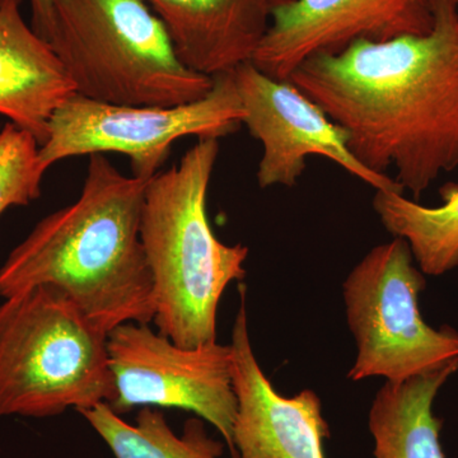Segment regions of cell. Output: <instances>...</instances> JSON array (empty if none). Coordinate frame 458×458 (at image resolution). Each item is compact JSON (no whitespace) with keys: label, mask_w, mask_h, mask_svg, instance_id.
<instances>
[{"label":"cell","mask_w":458,"mask_h":458,"mask_svg":"<svg viewBox=\"0 0 458 458\" xmlns=\"http://www.w3.org/2000/svg\"><path fill=\"white\" fill-rule=\"evenodd\" d=\"M348 137L354 158L418 200L458 167V4L436 0L426 35L358 41L289 77Z\"/></svg>","instance_id":"1"},{"label":"cell","mask_w":458,"mask_h":458,"mask_svg":"<svg viewBox=\"0 0 458 458\" xmlns=\"http://www.w3.org/2000/svg\"><path fill=\"white\" fill-rule=\"evenodd\" d=\"M148 181L90 155L80 198L38 222L0 267V297L53 285L106 333L150 324L153 282L140 240Z\"/></svg>","instance_id":"2"},{"label":"cell","mask_w":458,"mask_h":458,"mask_svg":"<svg viewBox=\"0 0 458 458\" xmlns=\"http://www.w3.org/2000/svg\"><path fill=\"white\" fill-rule=\"evenodd\" d=\"M219 140H198L179 164L147 183L140 240L153 282L158 333L194 349L216 343L219 301L245 279L246 246L227 245L210 227L208 190Z\"/></svg>","instance_id":"3"},{"label":"cell","mask_w":458,"mask_h":458,"mask_svg":"<svg viewBox=\"0 0 458 458\" xmlns=\"http://www.w3.org/2000/svg\"><path fill=\"white\" fill-rule=\"evenodd\" d=\"M50 42L77 95L120 106L199 101L213 78L180 62L144 0H54Z\"/></svg>","instance_id":"4"},{"label":"cell","mask_w":458,"mask_h":458,"mask_svg":"<svg viewBox=\"0 0 458 458\" xmlns=\"http://www.w3.org/2000/svg\"><path fill=\"white\" fill-rule=\"evenodd\" d=\"M106 331L59 288L38 285L0 304V418L45 419L116 396Z\"/></svg>","instance_id":"5"},{"label":"cell","mask_w":458,"mask_h":458,"mask_svg":"<svg viewBox=\"0 0 458 458\" xmlns=\"http://www.w3.org/2000/svg\"><path fill=\"white\" fill-rule=\"evenodd\" d=\"M424 273L403 238L370 250L344 283L346 319L357 343L348 378L384 377L399 384L458 360V333L421 318Z\"/></svg>","instance_id":"6"},{"label":"cell","mask_w":458,"mask_h":458,"mask_svg":"<svg viewBox=\"0 0 458 458\" xmlns=\"http://www.w3.org/2000/svg\"><path fill=\"white\" fill-rule=\"evenodd\" d=\"M243 117L232 73L216 75L205 98L179 106H120L75 93L51 117L38 156L49 170L69 157L119 153L131 159L132 176L150 180L174 141L185 137L221 140L236 132Z\"/></svg>","instance_id":"7"},{"label":"cell","mask_w":458,"mask_h":458,"mask_svg":"<svg viewBox=\"0 0 458 458\" xmlns=\"http://www.w3.org/2000/svg\"><path fill=\"white\" fill-rule=\"evenodd\" d=\"M149 325L126 322L107 334L116 388L108 406L119 415L147 406L194 412L221 433L233 454L237 397L231 346L182 348Z\"/></svg>","instance_id":"8"},{"label":"cell","mask_w":458,"mask_h":458,"mask_svg":"<svg viewBox=\"0 0 458 458\" xmlns=\"http://www.w3.org/2000/svg\"><path fill=\"white\" fill-rule=\"evenodd\" d=\"M232 75L245 111L242 123L262 147L261 189L293 188L307 158L321 156L376 191L405 192L393 177L361 165L349 149L346 132L289 81L267 77L251 63L238 66Z\"/></svg>","instance_id":"9"},{"label":"cell","mask_w":458,"mask_h":458,"mask_svg":"<svg viewBox=\"0 0 458 458\" xmlns=\"http://www.w3.org/2000/svg\"><path fill=\"white\" fill-rule=\"evenodd\" d=\"M436 0H273L270 23L251 64L288 81L307 59L334 55L358 41L426 35Z\"/></svg>","instance_id":"10"},{"label":"cell","mask_w":458,"mask_h":458,"mask_svg":"<svg viewBox=\"0 0 458 458\" xmlns=\"http://www.w3.org/2000/svg\"><path fill=\"white\" fill-rule=\"evenodd\" d=\"M246 286L240 285L232 340V381L237 397L233 458H327L330 428L321 400L312 390L283 396L256 360L249 334Z\"/></svg>","instance_id":"11"},{"label":"cell","mask_w":458,"mask_h":458,"mask_svg":"<svg viewBox=\"0 0 458 458\" xmlns=\"http://www.w3.org/2000/svg\"><path fill=\"white\" fill-rule=\"evenodd\" d=\"M161 20L174 53L205 77L251 63L270 23L273 0H144Z\"/></svg>","instance_id":"12"},{"label":"cell","mask_w":458,"mask_h":458,"mask_svg":"<svg viewBox=\"0 0 458 458\" xmlns=\"http://www.w3.org/2000/svg\"><path fill=\"white\" fill-rule=\"evenodd\" d=\"M21 5L22 0H0V114L42 146L51 117L75 89L50 42L27 25Z\"/></svg>","instance_id":"13"},{"label":"cell","mask_w":458,"mask_h":458,"mask_svg":"<svg viewBox=\"0 0 458 458\" xmlns=\"http://www.w3.org/2000/svg\"><path fill=\"white\" fill-rule=\"evenodd\" d=\"M457 370L458 360L399 384L386 381L369 411L376 458H445L433 403Z\"/></svg>","instance_id":"14"},{"label":"cell","mask_w":458,"mask_h":458,"mask_svg":"<svg viewBox=\"0 0 458 458\" xmlns=\"http://www.w3.org/2000/svg\"><path fill=\"white\" fill-rule=\"evenodd\" d=\"M106 443L114 458H221L225 445L205 429L203 419L190 418L177 434L164 412L140 408L135 424L123 420L106 403L77 411Z\"/></svg>","instance_id":"15"},{"label":"cell","mask_w":458,"mask_h":458,"mask_svg":"<svg viewBox=\"0 0 458 458\" xmlns=\"http://www.w3.org/2000/svg\"><path fill=\"white\" fill-rule=\"evenodd\" d=\"M441 197L438 207H424L399 191H376L372 201L382 225L409 243L419 269L432 276L458 267V185L443 186Z\"/></svg>","instance_id":"16"},{"label":"cell","mask_w":458,"mask_h":458,"mask_svg":"<svg viewBox=\"0 0 458 458\" xmlns=\"http://www.w3.org/2000/svg\"><path fill=\"white\" fill-rule=\"evenodd\" d=\"M40 144L14 123L0 129V214L11 207H26L41 197L47 168L41 165Z\"/></svg>","instance_id":"17"},{"label":"cell","mask_w":458,"mask_h":458,"mask_svg":"<svg viewBox=\"0 0 458 458\" xmlns=\"http://www.w3.org/2000/svg\"><path fill=\"white\" fill-rule=\"evenodd\" d=\"M53 3L54 0H31L32 29L45 40L49 32Z\"/></svg>","instance_id":"18"},{"label":"cell","mask_w":458,"mask_h":458,"mask_svg":"<svg viewBox=\"0 0 458 458\" xmlns=\"http://www.w3.org/2000/svg\"><path fill=\"white\" fill-rule=\"evenodd\" d=\"M454 2H456V3H457V4H458V0H454Z\"/></svg>","instance_id":"19"}]
</instances>
